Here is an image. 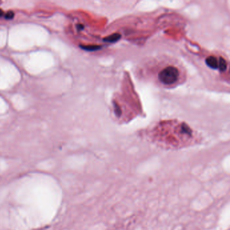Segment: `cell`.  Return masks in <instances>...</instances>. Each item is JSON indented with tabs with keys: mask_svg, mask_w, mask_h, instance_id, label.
<instances>
[{
	"mask_svg": "<svg viewBox=\"0 0 230 230\" xmlns=\"http://www.w3.org/2000/svg\"><path fill=\"white\" fill-rule=\"evenodd\" d=\"M14 16V13L12 12H9L7 14H6V18H8V19H11V18H12Z\"/></svg>",
	"mask_w": 230,
	"mask_h": 230,
	"instance_id": "obj_2",
	"label": "cell"
},
{
	"mask_svg": "<svg viewBox=\"0 0 230 230\" xmlns=\"http://www.w3.org/2000/svg\"><path fill=\"white\" fill-rule=\"evenodd\" d=\"M159 82L166 86L175 85L182 79V72L176 65L165 66L158 72Z\"/></svg>",
	"mask_w": 230,
	"mask_h": 230,
	"instance_id": "obj_1",
	"label": "cell"
},
{
	"mask_svg": "<svg viewBox=\"0 0 230 230\" xmlns=\"http://www.w3.org/2000/svg\"><path fill=\"white\" fill-rule=\"evenodd\" d=\"M2 14V12H1V10H0V16H1Z\"/></svg>",
	"mask_w": 230,
	"mask_h": 230,
	"instance_id": "obj_3",
	"label": "cell"
}]
</instances>
